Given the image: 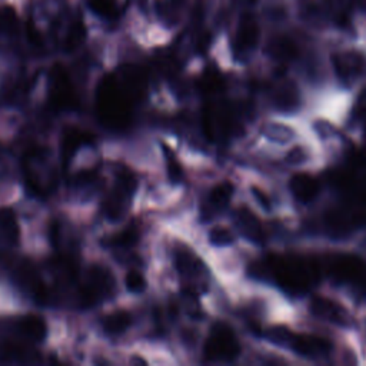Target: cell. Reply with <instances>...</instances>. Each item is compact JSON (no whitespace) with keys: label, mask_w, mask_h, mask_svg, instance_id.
I'll use <instances>...</instances> for the list:
<instances>
[{"label":"cell","mask_w":366,"mask_h":366,"mask_svg":"<svg viewBox=\"0 0 366 366\" xmlns=\"http://www.w3.org/2000/svg\"><path fill=\"white\" fill-rule=\"evenodd\" d=\"M49 98L52 106L58 111H73L79 104L73 82L62 65H55L50 71Z\"/></svg>","instance_id":"obj_4"},{"label":"cell","mask_w":366,"mask_h":366,"mask_svg":"<svg viewBox=\"0 0 366 366\" xmlns=\"http://www.w3.org/2000/svg\"><path fill=\"white\" fill-rule=\"evenodd\" d=\"M132 325V317L125 310H117L111 313V315L104 317L102 326L104 332L109 335H119L124 334L125 330Z\"/></svg>","instance_id":"obj_15"},{"label":"cell","mask_w":366,"mask_h":366,"mask_svg":"<svg viewBox=\"0 0 366 366\" xmlns=\"http://www.w3.org/2000/svg\"><path fill=\"white\" fill-rule=\"evenodd\" d=\"M266 268L271 269L276 282L290 293H305L318 279L315 265L295 256H272Z\"/></svg>","instance_id":"obj_2"},{"label":"cell","mask_w":366,"mask_h":366,"mask_svg":"<svg viewBox=\"0 0 366 366\" xmlns=\"http://www.w3.org/2000/svg\"><path fill=\"white\" fill-rule=\"evenodd\" d=\"M125 285H126L128 290L132 293H142L146 288V281H145V277L139 272L130 271V272H128V275L125 277Z\"/></svg>","instance_id":"obj_25"},{"label":"cell","mask_w":366,"mask_h":366,"mask_svg":"<svg viewBox=\"0 0 366 366\" xmlns=\"http://www.w3.org/2000/svg\"><path fill=\"white\" fill-rule=\"evenodd\" d=\"M163 153L166 156V168H168V176L170 179V182L173 183H179L182 181V176H183V172H182V168L179 165V162L176 161L175 155H173V152L163 145Z\"/></svg>","instance_id":"obj_23"},{"label":"cell","mask_w":366,"mask_h":366,"mask_svg":"<svg viewBox=\"0 0 366 366\" xmlns=\"http://www.w3.org/2000/svg\"><path fill=\"white\" fill-rule=\"evenodd\" d=\"M306 152L304 148H293L289 153H288V162L292 165H298V163H304L306 161Z\"/></svg>","instance_id":"obj_27"},{"label":"cell","mask_w":366,"mask_h":366,"mask_svg":"<svg viewBox=\"0 0 366 366\" xmlns=\"http://www.w3.org/2000/svg\"><path fill=\"white\" fill-rule=\"evenodd\" d=\"M93 141V135L80 130L78 128H66L60 139V158L62 166L67 168L72 162L73 156L83 145H89Z\"/></svg>","instance_id":"obj_8"},{"label":"cell","mask_w":366,"mask_h":366,"mask_svg":"<svg viewBox=\"0 0 366 366\" xmlns=\"http://www.w3.org/2000/svg\"><path fill=\"white\" fill-rule=\"evenodd\" d=\"M223 86V80L216 72H207L199 82V88L205 92H215Z\"/></svg>","instance_id":"obj_26"},{"label":"cell","mask_w":366,"mask_h":366,"mask_svg":"<svg viewBox=\"0 0 366 366\" xmlns=\"http://www.w3.org/2000/svg\"><path fill=\"white\" fill-rule=\"evenodd\" d=\"M334 65L339 78L347 80L356 78L362 72L363 59L358 54H343L334 58Z\"/></svg>","instance_id":"obj_13"},{"label":"cell","mask_w":366,"mask_h":366,"mask_svg":"<svg viewBox=\"0 0 366 366\" xmlns=\"http://www.w3.org/2000/svg\"><path fill=\"white\" fill-rule=\"evenodd\" d=\"M273 103L279 111L292 112L298 108V104H299L298 91H296L292 84H285L275 92Z\"/></svg>","instance_id":"obj_16"},{"label":"cell","mask_w":366,"mask_h":366,"mask_svg":"<svg viewBox=\"0 0 366 366\" xmlns=\"http://www.w3.org/2000/svg\"><path fill=\"white\" fill-rule=\"evenodd\" d=\"M137 238H139L137 231L130 226V228L125 229L124 232H119V233L113 235L108 240V243H109V247H113V248H130V247L136 245Z\"/></svg>","instance_id":"obj_21"},{"label":"cell","mask_w":366,"mask_h":366,"mask_svg":"<svg viewBox=\"0 0 366 366\" xmlns=\"http://www.w3.org/2000/svg\"><path fill=\"white\" fill-rule=\"evenodd\" d=\"M310 310L313 315H317L318 318L326 319L329 322H334L336 325H347L350 322V315H347V312L345 310V308H342L341 305H338L336 302L326 299V298H315L312 299L310 302Z\"/></svg>","instance_id":"obj_10"},{"label":"cell","mask_w":366,"mask_h":366,"mask_svg":"<svg viewBox=\"0 0 366 366\" xmlns=\"http://www.w3.org/2000/svg\"><path fill=\"white\" fill-rule=\"evenodd\" d=\"M239 352L240 346L233 329L223 322L215 323L205 343V356L211 361L231 362Z\"/></svg>","instance_id":"obj_3"},{"label":"cell","mask_w":366,"mask_h":366,"mask_svg":"<svg viewBox=\"0 0 366 366\" xmlns=\"http://www.w3.org/2000/svg\"><path fill=\"white\" fill-rule=\"evenodd\" d=\"M293 336H295V334H292V330L284 325H276V326H272L266 330V338L275 345L290 346Z\"/></svg>","instance_id":"obj_22"},{"label":"cell","mask_w":366,"mask_h":366,"mask_svg":"<svg viewBox=\"0 0 366 366\" xmlns=\"http://www.w3.org/2000/svg\"><path fill=\"white\" fill-rule=\"evenodd\" d=\"M19 329L32 341H42L46 336L47 328L43 318L38 315H26L19 321Z\"/></svg>","instance_id":"obj_14"},{"label":"cell","mask_w":366,"mask_h":366,"mask_svg":"<svg viewBox=\"0 0 366 366\" xmlns=\"http://www.w3.org/2000/svg\"><path fill=\"white\" fill-rule=\"evenodd\" d=\"M96 109L102 124L122 130L132 122V96L115 75L104 76L96 91Z\"/></svg>","instance_id":"obj_1"},{"label":"cell","mask_w":366,"mask_h":366,"mask_svg":"<svg viewBox=\"0 0 366 366\" xmlns=\"http://www.w3.org/2000/svg\"><path fill=\"white\" fill-rule=\"evenodd\" d=\"M292 351L306 358H319L330 352L332 345L329 341L313 335H295L290 342Z\"/></svg>","instance_id":"obj_9"},{"label":"cell","mask_w":366,"mask_h":366,"mask_svg":"<svg viewBox=\"0 0 366 366\" xmlns=\"http://www.w3.org/2000/svg\"><path fill=\"white\" fill-rule=\"evenodd\" d=\"M330 272L341 282H358L365 273V265L358 256L339 255L330 262Z\"/></svg>","instance_id":"obj_7"},{"label":"cell","mask_w":366,"mask_h":366,"mask_svg":"<svg viewBox=\"0 0 366 366\" xmlns=\"http://www.w3.org/2000/svg\"><path fill=\"white\" fill-rule=\"evenodd\" d=\"M233 235L226 228H214L209 232V242L215 247H229L233 243Z\"/></svg>","instance_id":"obj_24"},{"label":"cell","mask_w":366,"mask_h":366,"mask_svg":"<svg viewBox=\"0 0 366 366\" xmlns=\"http://www.w3.org/2000/svg\"><path fill=\"white\" fill-rule=\"evenodd\" d=\"M236 223L243 236L248 238L251 242L262 243L265 240L262 223L259 222L255 214H252L248 207H240L236 212Z\"/></svg>","instance_id":"obj_12"},{"label":"cell","mask_w":366,"mask_h":366,"mask_svg":"<svg viewBox=\"0 0 366 366\" xmlns=\"http://www.w3.org/2000/svg\"><path fill=\"white\" fill-rule=\"evenodd\" d=\"M265 136L269 141L277 142V144H286L293 137V130L289 126L285 125H277V124H271L264 129Z\"/></svg>","instance_id":"obj_20"},{"label":"cell","mask_w":366,"mask_h":366,"mask_svg":"<svg viewBox=\"0 0 366 366\" xmlns=\"http://www.w3.org/2000/svg\"><path fill=\"white\" fill-rule=\"evenodd\" d=\"M113 288L111 272L104 271L99 266H95L91 269L88 275V281L80 288V301L82 305L89 308L93 306L96 302L103 299L104 296L111 293V289Z\"/></svg>","instance_id":"obj_5"},{"label":"cell","mask_w":366,"mask_h":366,"mask_svg":"<svg viewBox=\"0 0 366 366\" xmlns=\"http://www.w3.org/2000/svg\"><path fill=\"white\" fill-rule=\"evenodd\" d=\"M292 195L302 203H309L318 196L319 182L306 173H298L289 182Z\"/></svg>","instance_id":"obj_11"},{"label":"cell","mask_w":366,"mask_h":366,"mask_svg":"<svg viewBox=\"0 0 366 366\" xmlns=\"http://www.w3.org/2000/svg\"><path fill=\"white\" fill-rule=\"evenodd\" d=\"M271 55L282 62H288L296 56V47L289 39H277L271 45Z\"/></svg>","instance_id":"obj_19"},{"label":"cell","mask_w":366,"mask_h":366,"mask_svg":"<svg viewBox=\"0 0 366 366\" xmlns=\"http://www.w3.org/2000/svg\"><path fill=\"white\" fill-rule=\"evenodd\" d=\"M258 42H259V26L256 21L251 14H243L239 19L235 32L233 50L239 56L248 55L251 50L256 47Z\"/></svg>","instance_id":"obj_6"},{"label":"cell","mask_w":366,"mask_h":366,"mask_svg":"<svg viewBox=\"0 0 366 366\" xmlns=\"http://www.w3.org/2000/svg\"><path fill=\"white\" fill-rule=\"evenodd\" d=\"M252 194H253L255 199L259 202L260 206H262L264 209H266V211H271V199L268 198V195L265 194V192H262L259 187L253 186L252 187Z\"/></svg>","instance_id":"obj_28"},{"label":"cell","mask_w":366,"mask_h":366,"mask_svg":"<svg viewBox=\"0 0 366 366\" xmlns=\"http://www.w3.org/2000/svg\"><path fill=\"white\" fill-rule=\"evenodd\" d=\"M0 231L12 243L19 240V225L16 222V215L9 207H0Z\"/></svg>","instance_id":"obj_17"},{"label":"cell","mask_w":366,"mask_h":366,"mask_svg":"<svg viewBox=\"0 0 366 366\" xmlns=\"http://www.w3.org/2000/svg\"><path fill=\"white\" fill-rule=\"evenodd\" d=\"M233 186L229 182H223L215 186L209 195V206L212 209H223L232 199Z\"/></svg>","instance_id":"obj_18"}]
</instances>
